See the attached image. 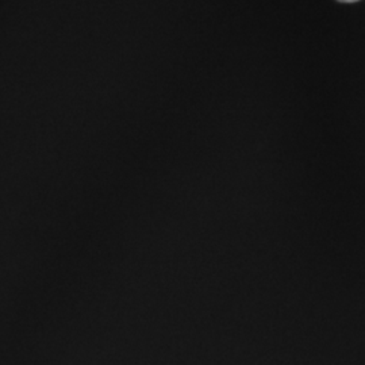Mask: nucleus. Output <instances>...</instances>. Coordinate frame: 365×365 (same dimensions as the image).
<instances>
[{
  "label": "nucleus",
  "instance_id": "obj_1",
  "mask_svg": "<svg viewBox=\"0 0 365 365\" xmlns=\"http://www.w3.org/2000/svg\"><path fill=\"white\" fill-rule=\"evenodd\" d=\"M339 3H356V1H360V0H337Z\"/></svg>",
  "mask_w": 365,
  "mask_h": 365
}]
</instances>
